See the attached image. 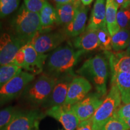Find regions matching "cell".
Instances as JSON below:
<instances>
[{"label": "cell", "mask_w": 130, "mask_h": 130, "mask_svg": "<svg viewBox=\"0 0 130 130\" xmlns=\"http://www.w3.org/2000/svg\"><path fill=\"white\" fill-rule=\"evenodd\" d=\"M83 53L80 50L75 51L69 44L58 46L47 57L44 67L45 74L57 78L64 75L74 74L73 69Z\"/></svg>", "instance_id": "cell-1"}, {"label": "cell", "mask_w": 130, "mask_h": 130, "mask_svg": "<svg viewBox=\"0 0 130 130\" xmlns=\"http://www.w3.org/2000/svg\"><path fill=\"white\" fill-rule=\"evenodd\" d=\"M11 27L13 33L24 45L30 43L42 31L39 14L29 11L24 4L13 17Z\"/></svg>", "instance_id": "cell-2"}, {"label": "cell", "mask_w": 130, "mask_h": 130, "mask_svg": "<svg viewBox=\"0 0 130 130\" xmlns=\"http://www.w3.org/2000/svg\"><path fill=\"white\" fill-rule=\"evenodd\" d=\"M109 63L101 55L89 58L77 71L93 83L96 92L104 96L107 93V82L109 75Z\"/></svg>", "instance_id": "cell-3"}, {"label": "cell", "mask_w": 130, "mask_h": 130, "mask_svg": "<svg viewBox=\"0 0 130 130\" xmlns=\"http://www.w3.org/2000/svg\"><path fill=\"white\" fill-rule=\"evenodd\" d=\"M57 78L42 74L28 84L22 95L27 102L33 106L44 105L51 95Z\"/></svg>", "instance_id": "cell-4"}, {"label": "cell", "mask_w": 130, "mask_h": 130, "mask_svg": "<svg viewBox=\"0 0 130 130\" xmlns=\"http://www.w3.org/2000/svg\"><path fill=\"white\" fill-rule=\"evenodd\" d=\"M121 95L115 84H111L109 93L92 116L93 130H100L102 126L113 117L119 107Z\"/></svg>", "instance_id": "cell-5"}, {"label": "cell", "mask_w": 130, "mask_h": 130, "mask_svg": "<svg viewBox=\"0 0 130 130\" xmlns=\"http://www.w3.org/2000/svg\"><path fill=\"white\" fill-rule=\"evenodd\" d=\"M35 79V75L21 71L0 88V105L14 100Z\"/></svg>", "instance_id": "cell-6"}, {"label": "cell", "mask_w": 130, "mask_h": 130, "mask_svg": "<svg viewBox=\"0 0 130 130\" xmlns=\"http://www.w3.org/2000/svg\"><path fill=\"white\" fill-rule=\"evenodd\" d=\"M45 115L39 110H19L3 130H37L39 122Z\"/></svg>", "instance_id": "cell-7"}, {"label": "cell", "mask_w": 130, "mask_h": 130, "mask_svg": "<svg viewBox=\"0 0 130 130\" xmlns=\"http://www.w3.org/2000/svg\"><path fill=\"white\" fill-rule=\"evenodd\" d=\"M24 45L12 31L0 32V66L12 64L16 53Z\"/></svg>", "instance_id": "cell-8"}, {"label": "cell", "mask_w": 130, "mask_h": 130, "mask_svg": "<svg viewBox=\"0 0 130 130\" xmlns=\"http://www.w3.org/2000/svg\"><path fill=\"white\" fill-rule=\"evenodd\" d=\"M67 37L64 32H40L30 43L37 53L45 54L56 50L66 39Z\"/></svg>", "instance_id": "cell-9"}, {"label": "cell", "mask_w": 130, "mask_h": 130, "mask_svg": "<svg viewBox=\"0 0 130 130\" xmlns=\"http://www.w3.org/2000/svg\"><path fill=\"white\" fill-rule=\"evenodd\" d=\"M103 101L102 96L96 92L87 95L82 101L71 105V108L79 121H87L92 118Z\"/></svg>", "instance_id": "cell-10"}, {"label": "cell", "mask_w": 130, "mask_h": 130, "mask_svg": "<svg viewBox=\"0 0 130 130\" xmlns=\"http://www.w3.org/2000/svg\"><path fill=\"white\" fill-rule=\"evenodd\" d=\"M46 115L60 122L64 130H75L80 122L71 108V105H69L64 104L50 107L46 111Z\"/></svg>", "instance_id": "cell-11"}, {"label": "cell", "mask_w": 130, "mask_h": 130, "mask_svg": "<svg viewBox=\"0 0 130 130\" xmlns=\"http://www.w3.org/2000/svg\"><path fill=\"white\" fill-rule=\"evenodd\" d=\"M25 53V63L22 69L34 75L39 74L43 71L48 55L37 53L30 43L22 47Z\"/></svg>", "instance_id": "cell-12"}, {"label": "cell", "mask_w": 130, "mask_h": 130, "mask_svg": "<svg viewBox=\"0 0 130 130\" xmlns=\"http://www.w3.org/2000/svg\"><path fill=\"white\" fill-rule=\"evenodd\" d=\"M92 89V85L83 77H74L70 84L65 105H72L77 103L87 96Z\"/></svg>", "instance_id": "cell-13"}, {"label": "cell", "mask_w": 130, "mask_h": 130, "mask_svg": "<svg viewBox=\"0 0 130 130\" xmlns=\"http://www.w3.org/2000/svg\"><path fill=\"white\" fill-rule=\"evenodd\" d=\"M74 78V74L64 75L58 77L51 95L44 106L50 108L64 105L67 97L69 85Z\"/></svg>", "instance_id": "cell-14"}, {"label": "cell", "mask_w": 130, "mask_h": 130, "mask_svg": "<svg viewBox=\"0 0 130 130\" xmlns=\"http://www.w3.org/2000/svg\"><path fill=\"white\" fill-rule=\"evenodd\" d=\"M88 9L83 4L77 7L75 16L72 22L65 26L64 33L68 37H76L81 35L86 29Z\"/></svg>", "instance_id": "cell-15"}, {"label": "cell", "mask_w": 130, "mask_h": 130, "mask_svg": "<svg viewBox=\"0 0 130 130\" xmlns=\"http://www.w3.org/2000/svg\"><path fill=\"white\" fill-rule=\"evenodd\" d=\"M106 0H96L86 30L97 31L107 28L105 21Z\"/></svg>", "instance_id": "cell-16"}, {"label": "cell", "mask_w": 130, "mask_h": 130, "mask_svg": "<svg viewBox=\"0 0 130 130\" xmlns=\"http://www.w3.org/2000/svg\"><path fill=\"white\" fill-rule=\"evenodd\" d=\"M105 53L108 58L111 75L118 72L130 74V56L125 54L124 52L112 54L107 51Z\"/></svg>", "instance_id": "cell-17"}, {"label": "cell", "mask_w": 130, "mask_h": 130, "mask_svg": "<svg viewBox=\"0 0 130 130\" xmlns=\"http://www.w3.org/2000/svg\"><path fill=\"white\" fill-rule=\"evenodd\" d=\"M74 46L77 50L83 51H91L100 47L97 31L86 30L74 41Z\"/></svg>", "instance_id": "cell-18"}, {"label": "cell", "mask_w": 130, "mask_h": 130, "mask_svg": "<svg viewBox=\"0 0 130 130\" xmlns=\"http://www.w3.org/2000/svg\"><path fill=\"white\" fill-rule=\"evenodd\" d=\"M81 4L80 0L64 4H57L56 11L58 24L66 26L71 23L75 16L77 7Z\"/></svg>", "instance_id": "cell-19"}, {"label": "cell", "mask_w": 130, "mask_h": 130, "mask_svg": "<svg viewBox=\"0 0 130 130\" xmlns=\"http://www.w3.org/2000/svg\"><path fill=\"white\" fill-rule=\"evenodd\" d=\"M111 84H115L119 90L124 104L130 103V74L118 72L111 75Z\"/></svg>", "instance_id": "cell-20"}, {"label": "cell", "mask_w": 130, "mask_h": 130, "mask_svg": "<svg viewBox=\"0 0 130 130\" xmlns=\"http://www.w3.org/2000/svg\"><path fill=\"white\" fill-rule=\"evenodd\" d=\"M118 8V4L114 0H106L105 21L107 29L111 36L120 30L116 19Z\"/></svg>", "instance_id": "cell-21"}, {"label": "cell", "mask_w": 130, "mask_h": 130, "mask_svg": "<svg viewBox=\"0 0 130 130\" xmlns=\"http://www.w3.org/2000/svg\"><path fill=\"white\" fill-rule=\"evenodd\" d=\"M39 15L42 30H47L54 24H58L56 9L48 1H46Z\"/></svg>", "instance_id": "cell-22"}, {"label": "cell", "mask_w": 130, "mask_h": 130, "mask_svg": "<svg viewBox=\"0 0 130 130\" xmlns=\"http://www.w3.org/2000/svg\"><path fill=\"white\" fill-rule=\"evenodd\" d=\"M130 40L129 28L121 29L111 36L112 49L116 53L127 48Z\"/></svg>", "instance_id": "cell-23"}, {"label": "cell", "mask_w": 130, "mask_h": 130, "mask_svg": "<svg viewBox=\"0 0 130 130\" xmlns=\"http://www.w3.org/2000/svg\"><path fill=\"white\" fill-rule=\"evenodd\" d=\"M21 71L22 68L13 64L0 66V88Z\"/></svg>", "instance_id": "cell-24"}, {"label": "cell", "mask_w": 130, "mask_h": 130, "mask_svg": "<svg viewBox=\"0 0 130 130\" xmlns=\"http://www.w3.org/2000/svg\"><path fill=\"white\" fill-rule=\"evenodd\" d=\"M19 111L13 107H9L0 110V130L4 129L10 123Z\"/></svg>", "instance_id": "cell-25"}, {"label": "cell", "mask_w": 130, "mask_h": 130, "mask_svg": "<svg viewBox=\"0 0 130 130\" xmlns=\"http://www.w3.org/2000/svg\"><path fill=\"white\" fill-rule=\"evenodd\" d=\"M20 0H0V19L12 14L18 8Z\"/></svg>", "instance_id": "cell-26"}, {"label": "cell", "mask_w": 130, "mask_h": 130, "mask_svg": "<svg viewBox=\"0 0 130 130\" xmlns=\"http://www.w3.org/2000/svg\"><path fill=\"white\" fill-rule=\"evenodd\" d=\"M98 36L100 42V48L105 52L111 51V36L107 28L99 29L97 30Z\"/></svg>", "instance_id": "cell-27"}, {"label": "cell", "mask_w": 130, "mask_h": 130, "mask_svg": "<svg viewBox=\"0 0 130 130\" xmlns=\"http://www.w3.org/2000/svg\"><path fill=\"white\" fill-rule=\"evenodd\" d=\"M100 130H129V129L122 119L113 115L102 126Z\"/></svg>", "instance_id": "cell-28"}, {"label": "cell", "mask_w": 130, "mask_h": 130, "mask_svg": "<svg viewBox=\"0 0 130 130\" xmlns=\"http://www.w3.org/2000/svg\"><path fill=\"white\" fill-rule=\"evenodd\" d=\"M117 23L120 30L129 28L130 24V9H120L117 13Z\"/></svg>", "instance_id": "cell-29"}, {"label": "cell", "mask_w": 130, "mask_h": 130, "mask_svg": "<svg viewBox=\"0 0 130 130\" xmlns=\"http://www.w3.org/2000/svg\"><path fill=\"white\" fill-rule=\"evenodd\" d=\"M46 0H24V6L31 12L39 14Z\"/></svg>", "instance_id": "cell-30"}, {"label": "cell", "mask_w": 130, "mask_h": 130, "mask_svg": "<svg viewBox=\"0 0 130 130\" xmlns=\"http://www.w3.org/2000/svg\"><path fill=\"white\" fill-rule=\"evenodd\" d=\"M115 116H116L119 118H121L122 119L130 118V103L127 104L123 105V106L119 107L118 109L116 110L115 113L114 114Z\"/></svg>", "instance_id": "cell-31"}, {"label": "cell", "mask_w": 130, "mask_h": 130, "mask_svg": "<svg viewBox=\"0 0 130 130\" xmlns=\"http://www.w3.org/2000/svg\"><path fill=\"white\" fill-rule=\"evenodd\" d=\"M23 47V46H22ZM21 48L20 50L16 53L15 57H14L12 64L16 66L20 67L22 69L25 63V53H24L23 48Z\"/></svg>", "instance_id": "cell-32"}, {"label": "cell", "mask_w": 130, "mask_h": 130, "mask_svg": "<svg viewBox=\"0 0 130 130\" xmlns=\"http://www.w3.org/2000/svg\"><path fill=\"white\" fill-rule=\"evenodd\" d=\"M77 129V130H93L92 119L80 122Z\"/></svg>", "instance_id": "cell-33"}, {"label": "cell", "mask_w": 130, "mask_h": 130, "mask_svg": "<svg viewBox=\"0 0 130 130\" xmlns=\"http://www.w3.org/2000/svg\"><path fill=\"white\" fill-rule=\"evenodd\" d=\"M120 9H127L130 6V0H114Z\"/></svg>", "instance_id": "cell-34"}, {"label": "cell", "mask_w": 130, "mask_h": 130, "mask_svg": "<svg viewBox=\"0 0 130 130\" xmlns=\"http://www.w3.org/2000/svg\"><path fill=\"white\" fill-rule=\"evenodd\" d=\"M54 2L57 3V4H64L74 2L75 0H53Z\"/></svg>", "instance_id": "cell-35"}, {"label": "cell", "mask_w": 130, "mask_h": 130, "mask_svg": "<svg viewBox=\"0 0 130 130\" xmlns=\"http://www.w3.org/2000/svg\"><path fill=\"white\" fill-rule=\"evenodd\" d=\"M81 3H82L84 5V6H89V5H90L91 3H92V1H93V0H80Z\"/></svg>", "instance_id": "cell-36"}, {"label": "cell", "mask_w": 130, "mask_h": 130, "mask_svg": "<svg viewBox=\"0 0 130 130\" xmlns=\"http://www.w3.org/2000/svg\"><path fill=\"white\" fill-rule=\"evenodd\" d=\"M123 121L125 122L126 124V125L128 126V128H129L130 130V118H126V119H122Z\"/></svg>", "instance_id": "cell-37"}, {"label": "cell", "mask_w": 130, "mask_h": 130, "mask_svg": "<svg viewBox=\"0 0 130 130\" xmlns=\"http://www.w3.org/2000/svg\"><path fill=\"white\" fill-rule=\"evenodd\" d=\"M125 54L126 55H128V56H130V40H129V45H128V46L127 49H126V51L124 52Z\"/></svg>", "instance_id": "cell-38"}, {"label": "cell", "mask_w": 130, "mask_h": 130, "mask_svg": "<svg viewBox=\"0 0 130 130\" xmlns=\"http://www.w3.org/2000/svg\"></svg>", "instance_id": "cell-39"}]
</instances>
